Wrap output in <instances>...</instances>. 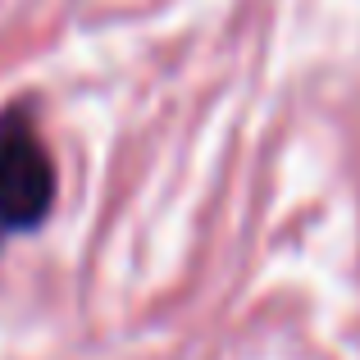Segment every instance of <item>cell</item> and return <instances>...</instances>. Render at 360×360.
<instances>
[{
  "instance_id": "1",
  "label": "cell",
  "mask_w": 360,
  "mask_h": 360,
  "mask_svg": "<svg viewBox=\"0 0 360 360\" xmlns=\"http://www.w3.org/2000/svg\"><path fill=\"white\" fill-rule=\"evenodd\" d=\"M55 196H60V174L32 110H5L0 115V238L41 229L46 214L55 210Z\"/></svg>"
}]
</instances>
